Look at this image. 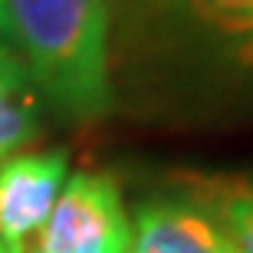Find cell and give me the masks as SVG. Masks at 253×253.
Instances as JSON below:
<instances>
[{"mask_svg":"<svg viewBox=\"0 0 253 253\" xmlns=\"http://www.w3.org/2000/svg\"><path fill=\"white\" fill-rule=\"evenodd\" d=\"M7 46L59 112L102 119L109 85V7L105 0H7Z\"/></svg>","mask_w":253,"mask_h":253,"instance_id":"cell-1","label":"cell"},{"mask_svg":"<svg viewBox=\"0 0 253 253\" xmlns=\"http://www.w3.org/2000/svg\"><path fill=\"white\" fill-rule=\"evenodd\" d=\"M131 224L112 174L76 171L63 184L30 253H128Z\"/></svg>","mask_w":253,"mask_h":253,"instance_id":"cell-2","label":"cell"},{"mask_svg":"<svg viewBox=\"0 0 253 253\" xmlns=\"http://www.w3.org/2000/svg\"><path fill=\"white\" fill-rule=\"evenodd\" d=\"M66 151H23L0 161V244L7 253H30L66 184Z\"/></svg>","mask_w":253,"mask_h":253,"instance_id":"cell-3","label":"cell"},{"mask_svg":"<svg viewBox=\"0 0 253 253\" xmlns=\"http://www.w3.org/2000/svg\"><path fill=\"white\" fill-rule=\"evenodd\" d=\"M40 135V89L23 59L0 43V158L27 148Z\"/></svg>","mask_w":253,"mask_h":253,"instance_id":"cell-4","label":"cell"},{"mask_svg":"<svg viewBox=\"0 0 253 253\" xmlns=\"http://www.w3.org/2000/svg\"><path fill=\"white\" fill-rule=\"evenodd\" d=\"M234 253H253V178H201L191 191Z\"/></svg>","mask_w":253,"mask_h":253,"instance_id":"cell-5","label":"cell"},{"mask_svg":"<svg viewBox=\"0 0 253 253\" xmlns=\"http://www.w3.org/2000/svg\"><path fill=\"white\" fill-rule=\"evenodd\" d=\"M171 20L240 43L253 33V0H145Z\"/></svg>","mask_w":253,"mask_h":253,"instance_id":"cell-6","label":"cell"},{"mask_svg":"<svg viewBox=\"0 0 253 253\" xmlns=\"http://www.w3.org/2000/svg\"><path fill=\"white\" fill-rule=\"evenodd\" d=\"M234 56L240 59L244 66H253V33H250V37H244L240 43H234Z\"/></svg>","mask_w":253,"mask_h":253,"instance_id":"cell-7","label":"cell"},{"mask_svg":"<svg viewBox=\"0 0 253 253\" xmlns=\"http://www.w3.org/2000/svg\"><path fill=\"white\" fill-rule=\"evenodd\" d=\"M0 43H7V0H0Z\"/></svg>","mask_w":253,"mask_h":253,"instance_id":"cell-8","label":"cell"},{"mask_svg":"<svg viewBox=\"0 0 253 253\" xmlns=\"http://www.w3.org/2000/svg\"><path fill=\"white\" fill-rule=\"evenodd\" d=\"M0 253H7V250H3V244H0Z\"/></svg>","mask_w":253,"mask_h":253,"instance_id":"cell-9","label":"cell"}]
</instances>
